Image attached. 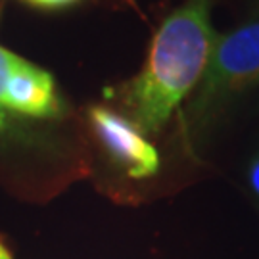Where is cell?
Here are the masks:
<instances>
[{
  "label": "cell",
  "instance_id": "8992f818",
  "mask_svg": "<svg viewBox=\"0 0 259 259\" xmlns=\"http://www.w3.org/2000/svg\"><path fill=\"white\" fill-rule=\"evenodd\" d=\"M31 6H37V8H47V10H58L65 8V6H71L79 0H23Z\"/></svg>",
  "mask_w": 259,
  "mask_h": 259
},
{
  "label": "cell",
  "instance_id": "5b68a950",
  "mask_svg": "<svg viewBox=\"0 0 259 259\" xmlns=\"http://www.w3.org/2000/svg\"><path fill=\"white\" fill-rule=\"evenodd\" d=\"M21 60L23 58H19L18 54H14V52L0 47V100H2L4 91H6L10 79H12V75H14V71H16V67L19 65Z\"/></svg>",
  "mask_w": 259,
  "mask_h": 259
},
{
  "label": "cell",
  "instance_id": "7a4b0ae2",
  "mask_svg": "<svg viewBox=\"0 0 259 259\" xmlns=\"http://www.w3.org/2000/svg\"><path fill=\"white\" fill-rule=\"evenodd\" d=\"M259 79V19L232 33L217 35L190 110H213L217 104Z\"/></svg>",
  "mask_w": 259,
  "mask_h": 259
},
{
  "label": "cell",
  "instance_id": "6da1fadb",
  "mask_svg": "<svg viewBox=\"0 0 259 259\" xmlns=\"http://www.w3.org/2000/svg\"><path fill=\"white\" fill-rule=\"evenodd\" d=\"M211 0H186L159 25L146 64L127 89L133 121L156 133L200 83L215 42Z\"/></svg>",
  "mask_w": 259,
  "mask_h": 259
},
{
  "label": "cell",
  "instance_id": "277c9868",
  "mask_svg": "<svg viewBox=\"0 0 259 259\" xmlns=\"http://www.w3.org/2000/svg\"><path fill=\"white\" fill-rule=\"evenodd\" d=\"M0 108L31 117H54L60 111V100L52 75L27 60H21L4 91Z\"/></svg>",
  "mask_w": 259,
  "mask_h": 259
},
{
  "label": "cell",
  "instance_id": "9c48e42d",
  "mask_svg": "<svg viewBox=\"0 0 259 259\" xmlns=\"http://www.w3.org/2000/svg\"><path fill=\"white\" fill-rule=\"evenodd\" d=\"M4 121H6V117H4V110L0 108V129L4 127Z\"/></svg>",
  "mask_w": 259,
  "mask_h": 259
},
{
  "label": "cell",
  "instance_id": "52a82bcc",
  "mask_svg": "<svg viewBox=\"0 0 259 259\" xmlns=\"http://www.w3.org/2000/svg\"><path fill=\"white\" fill-rule=\"evenodd\" d=\"M250 185L253 188V192L259 196V156L251 161L250 165Z\"/></svg>",
  "mask_w": 259,
  "mask_h": 259
},
{
  "label": "cell",
  "instance_id": "ba28073f",
  "mask_svg": "<svg viewBox=\"0 0 259 259\" xmlns=\"http://www.w3.org/2000/svg\"><path fill=\"white\" fill-rule=\"evenodd\" d=\"M0 259H16L14 255H12V253H10L8 248H6L2 242H0Z\"/></svg>",
  "mask_w": 259,
  "mask_h": 259
},
{
  "label": "cell",
  "instance_id": "3957f363",
  "mask_svg": "<svg viewBox=\"0 0 259 259\" xmlns=\"http://www.w3.org/2000/svg\"><path fill=\"white\" fill-rule=\"evenodd\" d=\"M89 115L98 140L129 177L146 179L156 175L159 154L135 121L106 106H94Z\"/></svg>",
  "mask_w": 259,
  "mask_h": 259
}]
</instances>
